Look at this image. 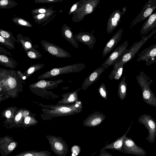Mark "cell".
<instances>
[{"label": "cell", "mask_w": 156, "mask_h": 156, "mask_svg": "<svg viewBox=\"0 0 156 156\" xmlns=\"http://www.w3.org/2000/svg\"><path fill=\"white\" fill-rule=\"evenodd\" d=\"M121 152L137 156H145L147 154L144 149L138 146L132 139L126 136L124 139Z\"/></svg>", "instance_id": "cell-7"}, {"label": "cell", "mask_w": 156, "mask_h": 156, "mask_svg": "<svg viewBox=\"0 0 156 156\" xmlns=\"http://www.w3.org/2000/svg\"><path fill=\"white\" fill-rule=\"evenodd\" d=\"M138 62L145 61L146 64L149 66L156 62V43L146 48L138 55Z\"/></svg>", "instance_id": "cell-11"}, {"label": "cell", "mask_w": 156, "mask_h": 156, "mask_svg": "<svg viewBox=\"0 0 156 156\" xmlns=\"http://www.w3.org/2000/svg\"><path fill=\"white\" fill-rule=\"evenodd\" d=\"M128 41H125L123 43L119 45L102 64L101 66L106 69L112 65L119 63L128 49Z\"/></svg>", "instance_id": "cell-5"}, {"label": "cell", "mask_w": 156, "mask_h": 156, "mask_svg": "<svg viewBox=\"0 0 156 156\" xmlns=\"http://www.w3.org/2000/svg\"><path fill=\"white\" fill-rule=\"evenodd\" d=\"M155 28H156V12L151 15L143 24L140 30V34L145 36Z\"/></svg>", "instance_id": "cell-17"}, {"label": "cell", "mask_w": 156, "mask_h": 156, "mask_svg": "<svg viewBox=\"0 0 156 156\" xmlns=\"http://www.w3.org/2000/svg\"><path fill=\"white\" fill-rule=\"evenodd\" d=\"M46 85V82L44 80H41L39 81L37 83V86L39 87L43 88Z\"/></svg>", "instance_id": "cell-40"}, {"label": "cell", "mask_w": 156, "mask_h": 156, "mask_svg": "<svg viewBox=\"0 0 156 156\" xmlns=\"http://www.w3.org/2000/svg\"><path fill=\"white\" fill-rule=\"evenodd\" d=\"M56 11L52 9L45 13L33 16L34 21L38 24L47 21Z\"/></svg>", "instance_id": "cell-21"}, {"label": "cell", "mask_w": 156, "mask_h": 156, "mask_svg": "<svg viewBox=\"0 0 156 156\" xmlns=\"http://www.w3.org/2000/svg\"><path fill=\"white\" fill-rule=\"evenodd\" d=\"M0 35L6 40L11 42L14 45H15V43L16 42V39L13 35L12 32L0 29Z\"/></svg>", "instance_id": "cell-26"}, {"label": "cell", "mask_w": 156, "mask_h": 156, "mask_svg": "<svg viewBox=\"0 0 156 156\" xmlns=\"http://www.w3.org/2000/svg\"><path fill=\"white\" fill-rule=\"evenodd\" d=\"M123 31L122 28L119 29L105 44L102 51L103 57L107 56L108 54L115 47L122 38Z\"/></svg>", "instance_id": "cell-14"}, {"label": "cell", "mask_w": 156, "mask_h": 156, "mask_svg": "<svg viewBox=\"0 0 156 156\" xmlns=\"http://www.w3.org/2000/svg\"><path fill=\"white\" fill-rule=\"evenodd\" d=\"M35 47L25 51L27 56L32 59H38L42 57V55L35 49Z\"/></svg>", "instance_id": "cell-28"}, {"label": "cell", "mask_w": 156, "mask_h": 156, "mask_svg": "<svg viewBox=\"0 0 156 156\" xmlns=\"http://www.w3.org/2000/svg\"><path fill=\"white\" fill-rule=\"evenodd\" d=\"M60 71L58 68H54L51 71V74L54 76L58 75Z\"/></svg>", "instance_id": "cell-41"}, {"label": "cell", "mask_w": 156, "mask_h": 156, "mask_svg": "<svg viewBox=\"0 0 156 156\" xmlns=\"http://www.w3.org/2000/svg\"><path fill=\"white\" fill-rule=\"evenodd\" d=\"M50 146V149L58 156H66L69 152L66 141L60 136L46 135Z\"/></svg>", "instance_id": "cell-4"}, {"label": "cell", "mask_w": 156, "mask_h": 156, "mask_svg": "<svg viewBox=\"0 0 156 156\" xmlns=\"http://www.w3.org/2000/svg\"><path fill=\"white\" fill-rule=\"evenodd\" d=\"M0 44H3L10 50H14L15 48L14 45L11 42L6 40L1 35H0Z\"/></svg>", "instance_id": "cell-32"}, {"label": "cell", "mask_w": 156, "mask_h": 156, "mask_svg": "<svg viewBox=\"0 0 156 156\" xmlns=\"http://www.w3.org/2000/svg\"><path fill=\"white\" fill-rule=\"evenodd\" d=\"M16 42L21 43L25 51L35 47L33 45L32 41L28 37L23 36L21 34H19L16 35Z\"/></svg>", "instance_id": "cell-20"}, {"label": "cell", "mask_w": 156, "mask_h": 156, "mask_svg": "<svg viewBox=\"0 0 156 156\" xmlns=\"http://www.w3.org/2000/svg\"><path fill=\"white\" fill-rule=\"evenodd\" d=\"M0 54L5 55H8L11 57L12 56L10 52H9L6 50L4 49L3 47L1 46L0 47Z\"/></svg>", "instance_id": "cell-38"}, {"label": "cell", "mask_w": 156, "mask_h": 156, "mask_svg": "<svg viewBox=\"0 0 156 156\" xmlns=\"http://www.w3.org/2000/svg\"><path fill=\"white\" fill-rule=\"evenodd\" d=\"M40 42L43 49L54 56L62 58L72 57L67 51L52 43L44 40H42Z\"/></svg>", "instance_id": "cell-9"}, {"label": "cell", "mask_w": 156, "mask_h": 156, "mask_svg": "<svg viewBox=\"0 0 156 156\" xmlns=\"http://www.w3.org/2000/svg\"><path fill=\"white\" fill-rule=\"evenodd\" d=\"M53 6L52 5L48 8L45 7L33 9L31 11V15L33 16L46 13L53 9Z\"/></svg>", "instance_id": "cell-30"}, {"label": "cell", "mask_w": 156, "mask_h": 156, "mask_svg": "<svg viewBox=\"0 0 156 156\" xmlns=\"http://www.w3.org/2000/svg\"><path fill=\"white\" fill-rule=\"evenodd\" d=\"M123 67L122 66L117 68H113L108 78L111 80L114 79L118 80L121 77L123 70Z\"/></svg>", "instance_id": "cell-24"}, {"label": "cell", "mask_w": 156, "mask_h": 156, "mask_svg": "<svg viewBox=\"0 0 156 156\" xmlns=\"http://www.w3.org/2000/svg\"><path fill=\"white\" fill-rule=\"evenodd\" d=\"M105 70V68L102 66L94 70L83 81L81 88L82 90H86L88 87L98 80L100 76Z\"/></svg>", "instance_id": "cell-16"}, {"label": "cell", "mask_w": 156, "mask_h": 156, "mask_svg": "<svg viewBox=\"0 0 156 156\" xmlns=\"http://www.w3.org/2000/svg\"><path fill=\"white\" fill-rule=\"evenodd\" d=\"M126 7L122 8V11L119 9H116L111 14L107 25L106 32L108 34L112 33L118 27L121 20V17L126 11Z\"/></svg>", "instance_id": "cell-12"}, {"label": "cell", "mask_w": 156, "mask_h": 156, "mask_svg": "<svg viewBox=\"0 0 156 156\" xmlns=\"http://www.w3.org/2000/svg\"><path fill=\"white\" fill-rule=\"evenodd\" d=\"M131 127V126L130 125L123 135L117 138L111 143L105 145L100 151L105 150L107 149H112L121 152L124 139L129 132Z\"/></svg>", "instance_id": "cell-18"}, {"label": "cell", "mask_w": 156, "mask_h": 156, "mask_svg": "<svg viewBox=\"0 0 156 156\" xmlns=\"http://www.w3.org/2000/svg\"><path fill=\"white\" fill-rule=\"evenodd\" d=\"M76 40L87 46L90 49H92L95 44L96 39L91 33L80 32L74 35Z\"/></svg>", "instance_id": "cell-15"}, {"label": "cell", "mask_w": 156, "mask_h": 156, "mask_svg": "<svg viewBox=\"0 0 156 156\" xmlns=\"http://www.w3.org/2000/svg\"><path fill=\"white\" fill-rule=\"evenodd\" d=\"M136 80L141 88L143 100L147 104L156 107V98L151 90V80L142 71L136 76Z\"/></svg>", "instance_id": "cell-1"}, {"label": "cell", "mask_w": 156, "mask_h": 156, "mask_svg": "<svg viewBox=\"0 0 156 156\" xmlns=\"http://www.w3.org/2000/svg\"><path fill=\"white\" fill-rule=\"evenodd\" d=\"M154 39H156V35L154 37Z\"/></svg>", "instance_id": "cell-46"}, {"label": "cell", "mask_w": 156, "mask_h": 156, "mask_svg": "<svg viewBox=\"0 0 156 156\" xmlns=\"http://www.w3.org/2000/svg\"><path fill=\"white\" fill-rule=\"evenodd\" d=\"M51 152L47 151H27L13 156H51Z\"/></svg>", "instance_id": "cell-22"}, {"label": "cell", "mask_w": 156, "mask_h": 156, "mask_svg": "<svg viewBox=\"0 0 156 156\" xmlns=\"http://www.w3.org/2000/svg\"><path fill=\"white\" fill-rule=\"evenodd\" d=\"M26 76H23V80H24V79H26Z\"/></svg>", "instance_id": "cell-45"}, {"label": "cell", "mask_w": 156, "mask_h": 156, "mask_svg": "<svg viewBox=\"0 0 156 156\" xmlns=\"http://www.w3.org/2000/svg\"><path fill=\"white\" fill-rule=\"evenodd\" d=\"M106 115L100 112L95 111L91 113L83 120V125L94 127L100 125L104 120Z\"/></svg>", "instance_id": "cell-13"}, {"label": "cell", "mask_w": 156, "mask_h": 156, "mask_svg": "<svg viewBox=\"0 0 156 156\" xmlns=\"http://www.w3.org/2000/svg\"><path fill=\"white\" fill-rule=\"evenodd\" d=\"M18 146V142L9 136L0 138V153L2 156L9 155Z\"/></svg>", "instance_id": "cell-10"}, {"label": "cell", "mask_w": 156, "mask_h": 156, "mask_svg": "<svg viewBox=\"0 0 156 156\" xmlns=\"http://www.w3.org/2000/svg\"><path fill=\"white\" fill-rule=\"evenodd\" d=\"M71 152L74 156H76L80 153L81 151L80 147L78 145H74L72 146L71 149Z\"/></svg>", "instance_id": "cell-33"}, {"label": "cell", "mask_w": 156, "mask_h": 156, "mask_svg": "<svg viewBox=\"0 0 156 156\" xmlns=\"http://www.w3.org/2000/svg\"><path fill=\"white\" fill-rule=\"evenodd\" d=\"M99 94L105 100L107 99V91L106 87L104 83H102L98 89Z\"/></svg>", "instance_id": "cell-31"}, {"label": "cell", "mask_w": 156, "mask_h": 156, "mask_svg": "<svg viewBox=\"0 0 156 156\" xmlns=\"http://www.w3.org/2000/svg\"><path fill=\"white\" fill-rule=\"evenodd\" d=\"M81 2V0H80L73 4L68 12V15H70L73 14L78 9Z\"/></svg>", "instance_id": "cell-35"}, {"label": "cell", "mask_w": 156, "mask_h": 156, "mask_svg": "<svg viewBox=\"0 0 156 156\" xmlns=\"http://www.w3.org/2000/svg\"><path fill=\"white\" fill-rule=\"evenodd\" d=\"M98 156H114L110 153L106 151L103 150L100 151V153Z\"/></svg>", "instance_id": "cell-39"}, {"label": "cell", "mask_w": 156, "mask_h": 156, "mask_svg": "<svg viewBox=\"0 0 156 156\" xmlns=\"http://www.w3.org/2000/svg\"><path fill=\"white\" fill-rule=\"evenodd\" d=\"M11 115V112L9 110L5 112V116L7 118H9Z\"/></svg>", "instance_id": "cell-44"}, {"label": "cell", "mask_w": 156, "mask_h": 156, "mask_svg": "<svg viewBox=\"0 0 156 156\" xmlns=\"http://www.w3.org/2000/svg\"><path fill=\"white\" fill-rule=\"evenodd\" d=\"M138 122L147 129L148 135L146 139L152 144L154 143L156 136V122L150 115L144 114L138 119Z\"/></svg>", "instance_id": "cell-6"}, {"label": "cell", "mask_w": 156, "mask_h": 156, "mask_svg": "<svg viewBox=\"0 0 156 156\" xmlns=\"http://www.w3.org/2000/svg\"><path fill=\"white\" fill-rule=\"evenodd\" d=\"M0 62L1 63L9 66H12L16 63L15 61L12 58L3 54L0 55Z\"/></svg>", "instance_id": "cell-29"}, {"label": "cell", "mask_w": 156, "mask_h": 156, "mask_svg": "<svg viewBox=\"0 0 156 156\" xmlns=\"http://www.w3.org/2000/svg\"><path fill=\"white\" fill-rule=\"evenodd\" d=\"M78 9L72 14V21L79 22L87 15L92 13L100 3V0H81Z\"/></svg>", "instance_id": "cell-2"}, {"label": "cell", "mask_w": 156, "mask_h": 156, "mask_svg": "<svg viewBox=\"0 0 156 156\" xmlns=\"http://www.w3.org/2000/svg\"><path fill=\"white\" fill-rule=\"evenodd\" d=\"M17 5L16 2L12 0H1L0 1V9H10Z\"/></svg>", "instance_id": "cell-25"}, {"label": "cell", "mask_w": 156, "mask_h": 156, "mask_svg": "<svg viewBox=\"0 0 156 156\" xmlns=\"http://www.w3.org/2000/svg\"><path fill=\"white\" fill-rule=\"evenodd\" d=\"M41 64H37L35 66H31L29 68L27 71V73L28 74H30L33 73L34 71L36 68H37L39 66H41Z\"/></svg>", "instance_id": "cell-37"}, {"label": "cell", "mask_w": 156, "mask_h": 156, "mask_svg": "<svg viewBox=\"0 0 156 156\" xmlns=\"http://www.w3.org/2000/svg\"><path fill=\"white\" fill-rule=\"evenodd\" d=\"M63 0H35L34 2L38 3H48L62 2Z\"/></svg>", "instance_id": "cell-34"}, {"label": "cell", "mask_w": 156, "mask_h": 156, "mask_svg": "<svg viewBox=\"0 0 156 156\" xmlns=\"http://www.w3.org/2000/svg\"><path fill=\"white\" fill-rule=\"evenodd\" d=\"M30 120V118L29 116L26 117L24 120V123L26 124H28L29 123Z\"/></svg>", "instance_id": "cell-43"}, {"label": "cell", "mask_w": 156, "mask_h": 156, "mask_svg": "<svg viewBox=\"0 0 156 156\" xmlns=\"http://www.w3.org/2000/svg\"><path fill=\"white\" fill-rule=\"evenodd\" d=\"M12 21L18 26L32 27V25L28 21L24 19L18 17H15L12 19Z\"/></svg>", "instance_id": "cell-27"}, {"label": "cell", "mask_w": 156, "mask_h": 156, "mask_svg": "<svg viewBox=\"0 0 156 156\" xmlns=\"http://www.w3.org/2000/svg\"><path fill=\"white\" fill-rule=\"evenodd\" d=\"M61 33L63 37L74 47L78 48V44L75 38L71 28L64 24L61 28Z\"/></svg>", "instance_id": "cell-19"}, {"label": "cell", "mask_w": 156, "mask_h": 156, "mask_svg": "<svg viewBox=\"0 0 156 156\" xmlns=\"http://www.w3.org/2000/svg\"><path fill=\"white\" fill-rule=\"evenodd\" d=\"M156 33V29H154L147 36H142L141 40L139 41L135 42L132 45L123 56L120 61L114 65L113 68L123 66L127 62L133 59L142 46Z\"/></svg>", "instance_id": "cell-3"}, {"label": "cell", "mask_w": 156, "mask_h": 156, "mask_svg": "<svg viewBox=\"0 0 156 156\" xmlns=\"http://www.w3.org/2000/svg\"><path fill=\"white\" fill-rule=\"evenodd\" d=\"M156 9V0H149L146 2L137 16L132 21L129 29L132 28L138 23L148 18Z\"/></svg>", "instance_id": "cell-8"}, {"label": "cell", "mask_w": 156, "mask_h": 156, "mask_svg": "<svg viewBox=\"0 0 156 156\" xmlns=\"http://www.w3.org/2000/svg\"><path fill=\"white\" fill-rule=\"evenodd\" d=\"M8 84L10 88H13L16 85V82L15 80L12 78H10L8 81Z\"/></svg>", "instance_id": "cell-36"}, {"label": "cell", "mask_w": 156, "mask_h": 156, "mask_svg": "<svg viewBox=\"0 0 156 156\" xmlns=\"http://www.w3.org/2000/svg\"><path fill=\"white\" fill-rule=\"evenodd\" d=\"M22 116V115L21 113H19L15 117V120L17 122L19 121L21 119Z\"/></svg>", "instance_id": "cell-42"}, {"label": "cell", "mask_w": 156, "mask_h": 156, "mask_svg": "<svg viewBox=\"0 0 156 156\" xmlns=\"http://www.w3.org/2000/svg\"><path fill=\"white\" fill-rule=\"evenodd\" d=\"M127 83L126 82V76H124L119 83L118 87L117 94L120 99L122 100L126 95Z\"/></svg>", "instance_id": "cell-23"}]
</instances>
